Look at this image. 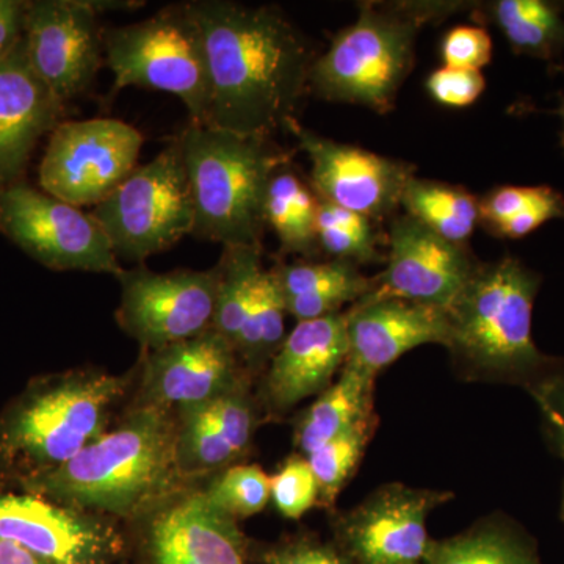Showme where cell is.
<instances>
[{"label": "cell", "mask_w": 564, "mask_h": 564, "mask_svg": "<svg viewBox=\"0 0 564 564\" xmlns=\"http://www.w3.org/2000/svg\"><path fill=\"white\" fill-rule=\"evenodd\" d=\"M540 404L545 429L560 456H564V364L529 389Z\"/></svg>", "instance_id": "obj_38"}, {"label": "cell", "mask_w": 564, "mask_h": 564, "mask_svg": "<svg viewBox=\"0 0 564 564\" xmlns=\"http://www.w3.org/2000/svg\"><path fill=\"white\" fill-rule=\"evenodd\" d=\"M474 2H359L358 18L315 58L310 88L325 101L355 104L375 113L393 110L415 62L423 25L470 11Z\"/></svg>", "instance_id": "obj_4"}, {"label": "cell", "mask_w": 564, "mask_h": 564, "mask_svg": "<svg viewBox=\"0 0 564 564\" xmlns=\"http://www.w3.org/2000/svg\"><path fill=\"white\" fill-rule=\"evenodd\" d=\"M254 423V410L242 389L187 408L177 430L181 469H215L231 462L250 444Z\"/></svg>", "instance_id": "obj_22"}, {"label": "cell", "mask_w": 564, "mask_h": 564, "mask_svg": "<svg viewBox=\"0 0 564 564\" xmlns=\"http://www.w3.org/2000/svg\"><path fill=\"white\" fill-rule=\"evenodd\" d=\"M124 381L84 370L41 384L0 425V455L29 477L68 463L106 433Z\"/></svg>", "instance_id": "obj_6"}, {"label": "cell", "mask_w": 564, "mask_h": 564, "mask_svg": "<svg viewBox=\"0 0 564 564\" xmlns=\"http://www.w3.org/2000/svg\"><path fill=\"white\" fill-rule=\"evenodd\" d=\"M104 55L115 91L152 88L177 96L192 122L207 126L212 80L202 28L188 3L169 7L150 20L104 32Z\"/></svg>", "instance_id": "obj_7"}, {"label": "cell", "mask_w": 564, "mask_h": 564, "mask_svg": "<svg viewBox=\"0 0 564 564\" xmlns=\"http://www.w3.org/2000/svg\"><path fill=\"white\" fill-rule=\"evenodd\" d=\"M206 496L218 510L237 521L261 513L272 499V486L261 467L234 466L209 486Z\"/></svg>", "instance_id": "obj_32"}, {"label": "cell", "mask_w": 564, "mask_h": 564, "mask_svg": "<svg viewBox=\"0 0 564 564\" xmlns=\"http://www.w3.org/2000/svg\"><path fill=\"white\" fill-rule=\"evenodd\" d=\"M0 540L46 564H110L121 549L113 527L98 516L31 492H0Z\"/></svg>", "instance_id": "obj_16"}, {"label": "cell", "mask_w": 564, "mask_h": 564, "mask_svg": "<svg viewBox=\"0 0 564 564\" xmlns=\"http://www.w3.org/2000/svg\"><path fill=\"white\" fill-rule=\"evenodd\" d=\"M239 355L215 329L150 351L143 369L148 406H199L242 389Z\"/></svg>", "instance_id": "obj_17"}, {"label": "cell", "mask_w": 564, "mask_h": 564, "mask_svg": "<svg viewBox=\"0 0 564 564\" xmlns=\"http://www.w3.org/2000/svg\"><path fill=\"white\" fill-rule=\"evenodd\" d=\"M400 207L448 242L467 245L480 225L477 196L447 182L411 177Z\"/></svg>", "instance_id": "obj_26"}, {"label": "cell", "mask_w": 564, "mask_h": 564, "mask_svg": "<svg viewBox=\"0 0 564 564\" xmlns=\"http://www.w3.org/2000/svg\"><path fill=\"white\" fill-rule=\"evenodd\" d=\"M25 3L20 0H0V62L6 61L24 35Z\"/></svg>", "instance_id": "obj_40"}, {"label": "cell", "mask_w": 564, "mask_h": 564, "mask_svg": "<svg viewBox=\"0 0 564 564\" xmlns=\"http://www.w3.org/2000/svg\"><path fill=\"white\" fill-rule=\"evenodd\" d=\"M348 361L377 375L422 345L447 347V310L399 299L364 296L347 311Z\"/></svg>", "instance_id": "obj_18"}, {"label": "cell", "mask_w": 564, "mask_h": 564, "mask_svg": "<svg viewBox=\"0 0 564 564\" xmlns=\"http://www.w3.org/2000/svg\"><path fill=\"white\" fill-rule=\"evenodd\" d=\"M188 9L202 28L209 62L207 126L272 137L296 121L317 58L306 36L274 7L196 0Z\"/></svg>", "instance_id": "obj_1"}, {"label": "cell", "mask_w": 564, "mask_h": 564, "mask_svg": "<svg viewBox=\"0 0 564 564\" xmlns=\"http://www.w3.org/2000/svg\"><path fill=\"white\" fill-rule=\"evenodd\" d=\"M117 258L143 262L195 231V204L180 141L137 166L93 207Z\"/></svg>", "instance_id": "obj_8"}, {"label": "cell", "mask_w": 564, "mask_h": 564, "mask_svg": "<svg viewBox=\"0 0 564 564\" xmlns=\"http://www.w3.org/2000/svg\"><path fill=\"white\" fill-rule=\"evenodd\" d=\"M549 113L556 115L560 118V122H562V129H560V148H562L564 155V93H560L558 95V104L554 110H549Z\"/></svg>", "instance_id": "obj_42"}, {"label": "cell", "mask_w": 564, "mask_h": 564, "mask_svg": "<svg viewBox=\"0 0 564 564\" xmlns=\"http://www.w3.org/2000/svg\"><path fill=\"white\" fill-rule=\"evenodd\" d=\"M217 269L218 292L212 329L237 351L256 280L263 270L262 247H226Z\"/></svg>", "instance_id": "obj_28"}, {"label": "cell", "mask_w": 564, "mask_h": 564, "mask_svg": "<svg viewBox=\"0 0 564 564\" xmlns=\"http://www.w3.org/2000/svg\"><path fill=\"white\" fill-rule=\"evenodd\" d=\"M150 551L154 564H245L247 541L236 519L195 492L154 516Z\"/></svg>", "instance_id": "obj_21"}, {"label": "cell", "mask_w": 564, "mask_h": 564, "mask_svg": "<svg viewBox=\"0 0 564 564\" xmlns=\"http://www.w3.org/2000/svg\"><path fill=\"white\" fill-rule=\"evenodd\" d=\"M272 500L284 518L302 519L318 503V485L306 458H291L270 478Z\"/></svg>", "instance_id": "obj_34"}, {"label": "cell", "mask_w": 564, "mask_h": 564, "mask_svg": "<svg viewBox=\"0 0 564 564\" xmlns=\"http://www.w3.org/2000/svg\"><path fill=\"white\" fill-rule=\"evenodd\" d=\"M425 564H544L536 541L511 519L491 518L466 532L433 540Z\"/></svg>", "instance_id": "obj_25"}, {"label": "cell", "mask_w": 564, "mask_h": 564, "mask_svg": "<svg viewBox=\"0 0 564 564\" xmlns=\"http://www.w3.org/2000/svg\"><path fill=\"white\" fill-rule=\"evenodd\" d=\"M377 413L367 415L347 432L339 434L306 456L315 480H317L318 503L322 507H334L337 497L358 470L362 456L377 432Z\"/></svg>", "instance_id": "obj_31"}, {"label": "cell", "mask_w": 564, "mask_h": 564, "mask_svg": "<svg viewBox=\"0 0 564 564\" xmlns=\"http://www.w3.org/2000/svg\"><path fill=\"white\" fill-rule=\"evenodd\" d=\"M0 232L47 269L122 273L109 237L91 214L24 182L0 192Z\"/></svg>", "instance_id": "obj_9"}, {"label": "cell", "mask_w": 564, "mask_h": 564, "mask_svg": "<svg viewBox=\"0 0 564 564\" xmlns=\"http://www.w3.org/2000/svg\"><path fill=\"white\" fill-rule=\"evenodd\" d=\"M63 104L33 73L24 35L0 62V192L20 184L36 143L61 124Z\"/></svg>", "instance_id": "obj_19"}, {"label": "cell", "mask_w": 564, "mask_h": 564, "mask_svg": "<svg viewBox=\"0 0 564 564\" xmlns=\"http://www.w3.org/2000/svg\"><path fill=\"white\" fill-rule=\"evenodd\" d=\"M563 459H564V456H563ZM562 518H563V522H564V486H563Z\"/></svg>", "instance_id": "obj_43"}, {"label": "cell", "mask_w": 564, "mask_h": 564, "mask_svg": "<svg viewBox=\"0 0 564 564\" xmlns=\"http://www.w3.org/2000/svg\"><path fill=\"white\" fill-rule=\"evenodd\" d=\"M317 207L318 196L293 172L291 162L274 172L267 192L265 220L276 232L282 251L306 258L321 251Z\"/></svg>", "instance_id": "obj_27"}, {"label": "cell", "mask_w": 564, "mask_h": 564, "mask_svg": "<svg viewBox=\"0 0 564 564\" xmlns=\"http://www.w3.org/2000/svg\"><path fill=\"white\" fill-rule=\"evenodd\" d=\"M430 96L444 107L464 109L473 106L484 95L486 79L481 70L441 66L425 82Z\"/></svg>", "instance_id": "obj_37"}, {"label": "cell", "mask_w": 564, "mask_h": 564, "mask_svg": "<svg viewBox=\"0 0 564 564\" xmlns=\"http://www.w3.org/2000/svg\"><path fill=\"white\" fill-rule=\"evenodd\" d=\"M454 494L381 486L334 525V541L350 564H425L432 538L426 522Z\"/></svg>", "instance_id": "obj_12"}, {"label": "cell", "mask_w": 564, "mask_h": 564, "mask_svg": "<svg viewBox=\"0 0 564 564\" xmlns=\"http://www.w3.org/2000/svg\"><path fill=\"white\" fill-rule=\"evenodd\" d=\"M311 161L315 195L375 221L392 220L415 166L362 148L339 143L304 128L288 126Z\"/></svg>", "instance_id": "obj_14"}, {"label": "cell", "mask_w": 564, "mask_h": 564, "mask_svg": "<svg viewBox=\"0 0 564 564\" xmlns=\"http://www.w3.org/2000/svg\"><path fill=\"white\" fill-rule=\"evenodd\" d=\"M348 355L347 311L296 323L270 361L265 378L270 404L276 411H285L321 395L334 383Z\"/></svg>", "instance_id": "obj_20"}, {"label": "cell", "mask_w": 564, "mask_h": 564, "mask_svg": "<svg viewBox=\"0 0 564 564\" xmlns=\"http://www.w3.org/2000/svg\"><path fill=\"white\" fill-rule=\"evenodd\" d=\"M552 187L549 185H500L478 198L480 207V226L486 232L491 234L503 223L513 220L524 214L534 204L541 202Z\"/></svg>", "instance_id": "obj_35"}, {"label": "cell", "mask_w": 564, "mask_h": 564, "mask_svg": "<svg viewBox=\"0 0 564 564\" xmlns=\"http://www.w3.org/2000/svg\"><path fill=\"white\" fill-rule=\"evenodd\" d=\"M118 322L147 350L192 339L212 328L218 269L155 273L144 267L122 270Z\"/></svg>", "instance_id": "obj_11"}, {"label": "cell", "mask_w": 564, "mask_h": 564, "mask_svg": "<svg viewBox=\"0 0 564 564\" xmlns=\"http://www.w3.org/2000/svg\"><path fill=\"white\" fill-rule=\"evenodd\" d=\"M386 270L367 296L448 310L481 261L467 245L448 242L410 215L397 214L386 236Z\"/></svg>", "instance_id": "obj_15"}, {"label": "cell", "mask_w": 564, "mask_h": 564, "mask_svg": "<svg viewBox=\"0 0 564 564\" xmlns=\"http://www.w3.org/2000/svg\"><path fill=\"white\" fill-rule=\"evenodd\" d=\"M0 564H46L20 545L0 540Z\"/></svg>", "instance_id": "obj_41"}, {"label": "cell", "mask_w": 564, "mask_h": 564, "mask_svg": "<svg viewBox=\"0 0 564 564\" xmlns=\"http://www.w3.org/2000/svg\"><path fill=\"white\" fill-rule=\"evenodd\" d=\"M139 129L111 118L61 122L40 163L44 193L74 207L98 206L137 169Z\"/></svg>", "instance_id": "obj_10"}, {"label": "cell", "mask_w": 564, "mask_h": 564, "mask_svg": "<svg viewBox=\"0 0 564 564\" xmlns=\"http://www.w3.org/2000/svg\"><path fill=\"white\" fill-rule=\"evenodd\" d=\"M24 43L33 73L65 106L91 87L101 68L98 9L80 0L28 2Z\"/></svg>", "instance_id": "obj_13"}, {"label": "cell", "mask_w": 564, "mask_h": 564, "mask_svg": "<svg viewBox=\"0 0 564 564\" xmlns=\"http://www.w3.org/2000/svg\"><path fill=\"white\" fill-rule=\"evenodd\" d=\"M193 204L195 236L223 247H262L274 172L291 162L272 137L239 135L191 122L177 137Z\"/></svg>", "instance_id": "obj_5"}, {"label": "cell", "mask_w": 564, "mask_h": 564, "mask_svg": "<svg viewBox=\"0 0 564 564\" xmlns=\"http://www.w3.org/2000/svg\"><path fill=\"white\" fill-rule=\"evenodd\" d=\"M267 564H350L334 543L314 538H296L278 545L265 555Z\"/></svg>", "instance_id": "obj_39"}, {"label": "cell", "mask_w": 564, "mask_h": 564, "mask_svg": "<svg viewBox=\"0 0 564 564\" xmlns=\"http://www.w3.org/2000/svg\"><path fill=\"white\" fill-rule=\"evenodd\" d=\"M284 296L272 270L263 269L256 280L250 313L245 322L237 355L252 367L272 361L284 343Z\"/></svg>", "instance_id": "obj_30"}, {"label": "cell", "mask_w": 564, "mask_h": 564, "mask_svg": "<svg viewBox=\"0 0 564 564\" xmlns=\"http://www.w3.org/2000/svg\"><path fill=\"white\" fill-rule=\"evenodd\" d=\"M181 470L173 423L144 404L68 463L24 478V488L84 513L129 518L172 492Z\"/></svg>", "instance_id": "obj_2"}, {"label": "cell", "mask_w": 564, "mask_h": 564, "mask_svg": "<svg viewBox=\"0 0 564 564\" xmlns=\"http://www.w3.org/2000/svg\"><path fill=\"white\" fill-rule=\"evenodd\" d=\"M272 272L284 300L372 281V278L361 273L356 263L337 259L326 262L284 263Z\"/></svg>", "instance_id": "obj_33"}, {"label": "cell", "mask_w": 564, "mask_h": 564, "mask_svg": "<svg viewBox=\"0 0 564 564\" xmlns=\"http://www.w3.org/2000/svg\"><path fill=\"white\" fill-rule=\"evenodd\" d=\"M441 57L448 68L481 70L492 61V39L481 25H458L441 41Z\"/></svg>", "instance_id": "obj_36"}, {"label": "cell", "mask_w": 564, "mask_h": 564, "mask_svg": "<svg viewBox=\"0 0 564 564\" xmlns=\"http://www.w3.org/2000/svg\"><path fill=\"white\" fill-rule=\"evenodd\" d=\"M317 240L318 248L337 261L359 267L386 262L381 251L386 236L378 228V221L322 198L317 207Z\"/></svg>", "instance_id": "obj_29"}, {"label": "cell", "mask_w": 564, "mask_h": 564, "mask_svg": "<svg viewBox=\"0 0 564 564\" xmlns=\"http://www.w3.org/2000/svg\"><path fill=\"white\" fill-rule=\"evenodd\" d=\"M541 284L543 276L516 256L480 262L447 310L452 355L470 372L527 389L562 367L533 339Z\"/></svg>", "instance_id": "obj_3"}, {"label": "cell", "mask_w": 564, "mask_h": 564, "mask_svg": "<svg viewBox=\"0 0 564 564\" xmlns=\"http://www.w3.org/2000/svg\"><path fill=\"white\" fill-rule=\"evenodd\" d=\"M473 21L503 33L514 54L547 63L563 70L564 2L551 0H488L474 2Z\"/></svg>", "instance_id": "obj_23"}, {"label": "cell", "mask_w": 564, "mask_h": 564, "mask_svg": "<svg viewBox=\"0 0 564 564\" xmlns=\"http://www.w3.org/2000/svg\"><path fill=\"white\" fill-rule=\"evenodd\" d=\"M377 375L345 362L339 378L318 395L295 430V445L306 456L375 413Z\"/></svg>", "instance_id": "obj_24"}]
</instances>
